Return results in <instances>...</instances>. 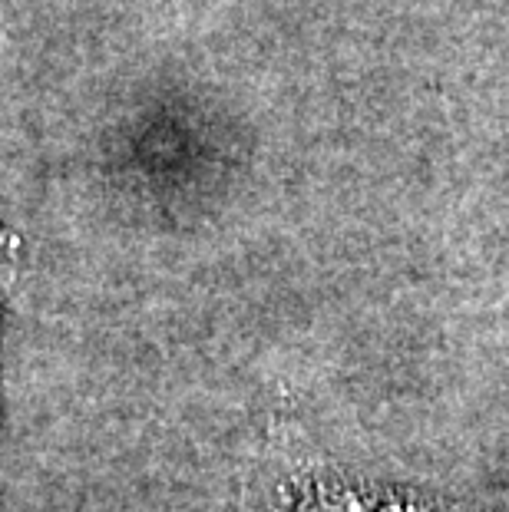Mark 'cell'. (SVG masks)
Returning a JSON list of instances; mask_svg holds the SVG:
<instances>
[{
    "label": "cell",
    "instance_id": "1",
    "mask_svg": "<svg viewBox=\"0 0 509 512\" xmlns=\"http://www.w3.org/2000/svg\"><path fill=\"white\" fill-rule=\"evenodd\" d=\"M0 275H4V271H0ZM0 285H4V278H0Z\"/></svg>",
    "mask_w": 509,
    "mask_h": 512
}]
</instances>
